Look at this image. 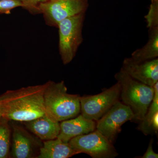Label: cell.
I'll list each match as a JSON object with an SVG mask.
<instances>
[{"label": "cell", "instance_id": "6da1fadb", "mask_svg": "<svg viewBox=\"0 0 158 158\" xmlns=\"http://www.w3.org/2000/svg\"><path fill=\"white\" fill-rule=\"evenodd\" d=\"M45 84L7 90L0 95L4 107L3 117L9 121L25 122L45 114Z\"/></svg>", "mask_w": 158, "mask_h": 158}, {"label": "cell", "instance_id": "7a4b0ae2", "mask_svg": "<svg viewBox=\"0 0 158 158\" xmlns=\"http://www.w3.org/2000/svg\"><path fill=\"white\" fill-rule=\"evenodd\" d=\"M80 97L69 94L63 81L47 82L44 94L45 115L59 122L76 117L81 112Z\"/></svg>", "mask_w": 158, "mask_h": 158}, {"label": "cell", "instance_id": "3957f363", "mask_svg": "<svg viewBox=\"0 0 158 158\" xmlns=\"http://www.w3.org/2000/svg\"><path fill=\"white\" fill-rule=\"evenodd\" d=\"M115 78L120 85V99L128 106L134 115L133 121L141 122L154 96L153 86L138 81L120 69Z\"/></svg>", "mask_w": 158, "mask_h": 158}, {"label": "cell", "instance_id": "277c9868", "mask_svg": "<svg viewBox=\"0 0 158 158\" xmlns=\"http://www.w3.org/2000/svg\"><path fill=\"white\" fill-rule=\"evenodd\" d=\"M86 13L68 18L59 23V52L63 64L72 62L83 41V26Z\"/></svg>", "mask_w": 158, "mask_h": 158}, {"label": "cell", "instance_id": "5b68a950", "mask_svg": "<svg viewBox=\"0 0 158 158\" xmlns=\"http://www.w3.org/2000/svg\"><path fill=\"white\" fill-rule=\"evenodd\" d=\"M120 100V85L117 82L101 93L80 97L81 114L85 118L97 121L117 102Z\"/></svg>", "mask_w": 158, "mask_h": 158}, {"label": "cell", "instance_id": "8992f818", "mask_svg": "<svg viewBox=\"0 0 158 158\" xmlns=\"http://www.w3.org/2000/svg\"><path fill=\"white\" fill-rule=\"evenodd\" d=\"M88 0H48L40 6L46 24L58 27L60 22L81 13H86Z\"/></svg>", "mask_w": 158, "mask_h": 158}, {"label": "cell", "instance_id": "52a82bcc", "mask_svg": "<svg viewBox=\"0 0 158 158\" xmlns=\"http://www.w3.org/2000/svg\"><path fill=\"white\" fill-rule=\"evenodd\" d=\"M77 153H85L93 158H114L118 156L115 147L97 130L77 136L69 142Z\"/></svg>", "mask_w": 158, "mask_h": 158}, {"label": "cell", "instance_id": "ba28073f", "mask_svg": "<svg viewBox=\"0 0 158 158\" xmlns=\"http://www.w3.org/2000/svg\"><path fill=\"white\" fill-rule=\"evenodd\" d=\"M134 118L131 108L119 101L98 120L96 129L113 144L123 125Z\"/></svg>", "mask_w": 158, "mask_h": 158}, {"label": "cell", "instance_id": "9c48e42d", "mask_svg": "<svg viewBox=\"0 0 158 158\" xmlns=\"http://www.w3.org/2000/svg\"><path fill=\"white\" fill-rule=\"evenodd\" d=\"M10 156L13 158H37L42 141L28 130L13 124L11 131Z\"/></svg>", "mask_w": 158, "mask_h": 158}, {"label": "cell", "instance_id": "30bf717a", "mask_svg": "<svg viewBox=\"0 0 158 158\" xmlns=\"http://www.w3.org/2000/svg\"><path fill=\"white\" fill-rule=\"evenodd\" d=\"M122 70L132 78L150 86L158 82V58L135 63L131 57L125 58Z\"/></svg>", "mask_w": 158, "mask_h": 158}, {"label": "cell", "instance_id": "8fae6325", "mask_svg": "<svg viewBox=\"0 0 158 158\" xmlns=\"http://www.w3.org/2000/svg\"><path fill=\"white\" fill-rule=\"evenodd\" d=\"M95 121L88 119L81 114L74 118L60 122V132L58 138L69 142L74 138L88 134L96 130Z\"/></svg>", "mask_w": 158, "mask_h": 158}, {"label": "cell", "instance_id": "7c38bea8", "mask_svg": "<svg viewBox=\"0 0 158 158\" xmlns=\"http://www.w3.org/2000/svg\"><path fill=\"white\" fill-rule=\"evenodd\" d=\"M23 123L27 130L42 141L56 139L60 132V122L51 119L45 114Z\"/></svg>", "mask_w": 158, "mask_h": 158}, {"label": "cell", "instance_id": "4fadbf2b", "mask_svg": "<svg viewBox=\"0 0 158 158\" xmlns=\"http://www.w3.org/2000/svg\"><path fill=\"white\" fill-rule=\"evenodd\" d=\"M78 154L69 142L58 138L43 141L37 158H68Z\"/></svg>", "mask_w": 158, "mask_h": 158}, {"label": "cell", "instance_id": "5bb4252c", "mask_svg": "<svg viewBox=\"0 0 158 158\" xmlns=\"http://www.w3.org/2000/svg\"><path fill=\"white\" fill-rule=\"evenodd\" d=\"M158 57V27L148 28V39L146 44L131 54V59L135 63L152 60Z\"/></svg>", "mask_w": 158, "mask_h": 158}, {"label": "cell", "instance_id": "9a60e30c", "mask_svg": "<svg viewBox=\"0 0 158 158\" xmlns=\"http://www.w3.org/2000/svg\"><path fill=\"white\" fill-rule=\"evenodd\" d=\"M9 121L4 117L0 118V158L10 156L11 130Z\"/></svg>", "mask_w": 158, "mask_h": 158}, {"label": "cell", "instance_id": "2e32d148", "mask_svg": "<svg viewBox=\"0 0 158 158\" xmlns=\"http://www.w3.org/2000/svg\"><path fill=\"white\" fill-rule=\"evenodd\" d=\"M154 96L152 102L148 107V110L143 120L140 122L138 128L147 135L151 132V124L152 118L156 113L158 112V82L154 85Z\"/></svg>", "mask_w": 158, "mask_h": 158}, {"label": "cell", "instance_id": "e0dca14e", "mask_svg": "<svg viewBox=\"0 0 158 158\" xmlns=\"http://www.w3.org/2000/svg\"><path fill=\"white\" fill-rule=\"evenodd\" d=\"M144 18L148 28L158 27V1H151L149 11Z\"/></svg>", "mask_w": 158, "mask_h": 158}, {"label": "cell", "instance_id": "ac0fdd59", "mask_svg": "<svg viewBox=\"0 0 158 158\" xmlns=\"http://www.w3.org/2000/svg\"><path fill=\"white\" fill-rule=\"evenodd\" d=\"M23 4V8L27 10L33 15L41 14L40 6L42 3L48 0H20Z\"/></svg>", "mask_w": 158, "mask_h": 158}, {"label": "cell", "instance_id": "d6986e66", "mask_svg": "<svg viewBox=\"0 0 158 158\" xmlns=\"http://www.w3.org/2000/svg\"><path fill=\"white\" fill-rule=\"evenodd\" d=\"M23 7L20 0H0V14H11L12 9Z\"/></svg>", "mask_w": 158, "mask_h": 158}, {"label": "cell", "instance_id": "ffe728a7", "mask_svg": "<svg viewBox=\"0 0 158 158\" xmlns=\"http://www.w3.org/2000/svg\"><path fill=\"white\" fill-rule=\"evenodd\" d=\"M153 139H152L150 141L149 145L147 151L144 154V155L141 157L142 158H158V154L154 152L153 150Z\"/></svg>", "mask_w": 158, "mask_h": 158}, {"label": "cell", "instance_id": "44dd1931", "mask_svg": "<svg viewBox=\"0 0 158 158\" xmlns=\"http://www.w3.org/2000/svg\"><path fill=\"white\" fill-rule=\"evenodd\" d=\"M151 129L152 131L157 134L158 131V112L156 113L152 118L151 124Z\"/></svg>", "mask_w": 158, "mask_h": 158}, {"label": "cell", "instance_id": "7402d4cb", "mask_svg": "<svg viewBox=\"0 0 158 158\" xmlns=\"http://www.w3.org/2000/svg\"><path fill=\"white\" fill-rule=\"evenodd\" d=\"M4 114V107L2 102L0 100V118L3 117Z\"/></svg>", "mask_w": 158, "mask_h": 158}, {"label": "cell", "instance_id": "603a6c76", "mask_svg": "<svg viewBox=\"0 0 158 158\" xmlns=\"http://www.w3.org/2000/svg\"><path fill=\"white\" fill-rule=\"evenodd\" d=\"M151 1H158V0H151Z\"/></svg>", "mask_w": 158, "mask_h": 158}]
</instances>
